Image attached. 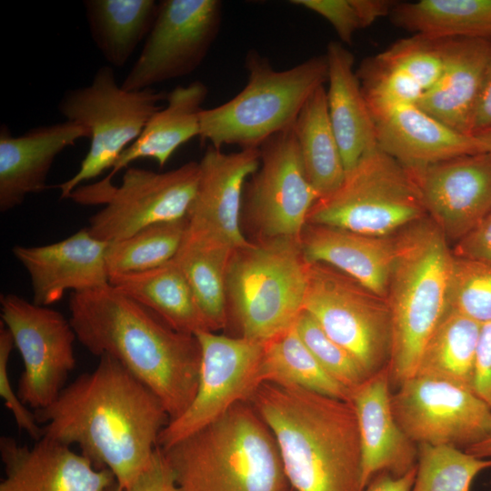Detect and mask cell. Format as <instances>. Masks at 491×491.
<instances>
[{"mask_svg":"<svg viewBox=\"0 0 491 491\" xmlns=\"http://www.w3.org/2000/svg\"><path fill=\"white\" fill-rule=\"evenodd\" d=\"M292 4L324 17L340 41L351 44L356 31L389 15L396 2L390 0H293Z\"/></svg>","mask_w":491,"mask_h":491,"instance_id":"cell-40","label":"cell"},{"mask_svg":"<svg viewBox=\"0 0 491 491\" xmlns=\"http://www.w3.org/2000/svg\"><path fill=\"white\" fill-rule=\"evenodd\" d=\"M326 56L328 115L348 173L366 153L377 146L376 125L354 69L353 54L341 42L331 41Z\"/></svg>","mask_w":491,"mask_h":491,"instance_id":"cell-25","label":"cell"},{"mask_svg":"<svg viewBox=\"0 0 491 491\" xmlns=\"http://www.w3.org/2000/svg\"><path fill=\"white\" fill-rule=\"evenodd\" d=\"M394 416L416 445L462 450L491 431V409L472 390L446 381L413 376L391 396Z\"/></svg>","mask_w":491,"mask_h":491,"instance_id":"cell-16","label":"cell"},{"mask_svg":"<svg viewBox=\"0 0 491 491\" xmlns=\"http://www.w3.org/2000/svg\"><path fill=\"white\" fill-rule=\"evenodd\" d=\"M396 243L386 296L391 316L387 369L391 385L398 387L415 376L427 341L448 310L454 254L426 217L396 234Z\"/></svg>","mask_w":491,"mask_h":491,"instance_id":"cell-5","label":"cell"},{"mask_svg":"<svg viewBox=\"0 0 491 491\" xmlns=\"http://www.w3.org/2000/svg\"><path fill=\"white\" fill-rule=\"evenodd\" d=\"M260 165L246 182L242 203L255 240L301 243L310 209L319 195L306 175L294 126L259 147Z\"/></svg>","mask_w":491,"mask_h":491,"instance_id":"cell-12","label":"cell"},{"mask_svg":"<svg viewBox=\"0 0 491 491\" xmlns=\"http://www.w3.org/2000/svg\"><path fill=\"white\" fill-rule=\"evenodd\" d=\"M198 178L199 164L195 161L166 172L127 167L119 186H79L69 198L82 205H105L91 216L87 229L111 243L150 225L187 217Z\"/></svg>","mask_w":491,"mask_h":491,"instance_id":"cell-10","label":"cell"},{"mask_svg":"<svg viewBox=\"0 0 491 491\" xmlns=\"http://www.w3.org/2000/svg\"><path fill=\"white\" fill-rule=\"evenodd\" d=\"M246 86L229 101L200 113L199 138L215 148H259L269 137L292 128L309 96L328 79L326 54L276 70L250 50Z\"/></svg>","mask_w":491,"mask_h":491,"instance_id":"cell-6","label":"cell"},{"mask_svg":"<svg viewBox=\"0 0 491 491\" xmlns=\"http://www.w3.org/2000/svg\"><path fill=\"white\" fill-rule=\"evenodd\" d=\"M198 164L185 236L233 249L247 245L250 240L241 227L243 193L246 180L259 167V148L225 153L208 145Z\"/></svg>","mask_w":491,"mask_h":491,"instance_id":"cell-17","label":"cell"},{"mask_svg":"<svg viewBox=\"0 0 491 491\" xmlns=\"http://www.w3.org/2000/svg\"><path fill=\"white\" fill-rule=\"evenodd\" d=\"M465 451L480 458H491V431L483 440L467 447Z\"/></svg>","mask_w":491,"mask_h":491,"instance_id":"cell-47","label":"cell"},{"mask_svg":"<svg viewBox=\"0 0 491 491\" xmlns=\"http://www.w3.org/2000/svg\"><path fill=\"white\" fill-rule=\"evenodd\" d=\"M198 385L187 408L161 431L157 446L166 449L210 424L233 406L247 401L262 384L263 342L199 331Z\"/></svg>","mask_w":491,"mask_h":491,"instance_id":"cell-13","label":"cell"},{"mask_svg":"<svg viewBox=\"0 0 491 491\" xmlns=\"http://www.w3.org/2000/svg\"><path fill=\"white\" fill-rule=\"evenodd\" d=\"M109 284L177 332L195 336L210 331L186 278L173 259L151 270L111 275Z\"/></svg>","mask_w":491,"mask_h":491,"instance_id":"cell-28","label":"cell"},{"mask_svg":"<svg viewBox=\"0 0 491 491\" xmlns=\"http://www.w3.org/2000/svg\"><path fill=\"white\" fill-rule=\"evenodd\" d=\"M43 437L71 446L122 488L150 466L170 418L158 396L115 358L104 355L50 406L34 411Z\"/></svg>","mask_w":491,"mask_h":491,"instance_id":"cell-1","label":"cell"},{"mask_svg":"<svg viewBox=\"0 0 491 491\" xmlns=\"http://www.w3.org/2000/svg\"><path fill=\"white\" fill-rule=\"evenodd\" d=\"M294 132L307 179L319 198L331 195L341 186L346 173L330 122L324 85L305 103Z\"/></svg>","mask_w":491,"mask_h":491,"instance_id":"cell-31","label":"cell"},{"mask_svg":"<svg viewBox=\"0 0 491 491\" xmlns=\"http://www.w3.org/2000/svg\"><path fill=\"white\" fill-rule=\"evenodd\" d=\"M426 217L412 173L376 146L346 173L337 190L315 203L306 224L389 236Z\"/></svg>","mask_w":491,"mask_h":491,"instance_id":"cell-8","label":"cell"},{"mask_svg":"<svg viewBox=\"0 0 491 491\" xmlns=\"http://www.w3.org/2000/svg\"><path fill=\"white\" fill-rule=\"evenodd\" d=\"M481 329L478 322L448 308L427 341L415 376L473 391Z\"/></svg>","mask_w":491,"mask_h":491,"instance_id":"cell-32","label":"cell"},{"mask_svg":"<svg viewBox=\"0 0 491 491\" xmlns=\"http://www.w3.org/2000/svg\"><path fill=\"white\" fill-rule=\"evenodd\" d=\"M207 95V86L198 80L167 93L166 105L151 116L139 136L118 156L109 174L95 185L101 188L112 185L114 176L138 159L150 158L164 167L178 147L199 136L200 113Z\"/></svg>","mask_w":491,"mask_h":491,"instance_id":"cell-26","label":"cell"},{"mask_svg":"<svg viewBox=\"0 0 491 491\" xmlns=\"http://www.w3.org/2000/svg\"><path fill=\"white\" fill-rule=\"evenodd\" d=\"M260 379L262 384L296 386L350 401L351 390L324 370L295 325L263 342Z\"/></svg>","mask_w":491,"mask_h":491,"instance_id":"cell-34","label":"cell"},{"mask_svg":"<svg viewBox=\"0 0 491 491\" xmlns=\"http://www.w3.org/2000/svg\"><path fill=\"white\" fill-rule=\"evenodd\" d=\"M416 466L401 476L382 473L375 476L363 491H411Z\"/></svg>","mask_w":491,"mask_h":491,"instance_id":"cell-46","label":"cell"},{"mask_svg":"<svg viewBox=\"0 0 491 491\" xmlns=\"http://www.w3.org/2000/svg\"><path fill=\"white\" fill-rule=\"evenodd\" d=\"M491 126V46L486 65L481 87L476 103L473 119V133Z\"/></svg>","mask_w":491,"mask_h":491,"instance_id":"cell-45","label":"cell"},{"mask_svg":"<svg viewBox=\"0 0 491 491\" xmlns=\"http://www.w3.org/2000/svg\"><path fill=\"white\" fill-rule=\"evenodd\" d=\"M295 327L324 370L351 392L369 377L356 359L328 336L306 311L300 313Z\"/></svg>","mask_w":491,"mask_h":491,"instance_id":"cell-39","label":"cell"},{"mask_svg":"<svg viewBox=\"0 0 491 491\" xmlns=\"http://www.w3.org/2000/svg\"><path fill=\"white\" fill-rule=\"evenodd\" d=\"M106 491H181L159 447L147 469L128 488L120 487L115 482Z\"/></svg>","mask_w":491,"mask_h":491,"instance_id":"cell-42","label":"cell"},{"mask_svg":"<svg viewBox=\"0 0 491 491\" xmlns=\"http://www.w3.org/2000/svg\"><path fill=\"white\" fill-rule=\"evenodd\" d=\"M301 246L308 262L330 266L386 299L396 257V235L375 236L306 224Z\"/></svg>","mask_w":491,"mask_h":491,"instance_id":"cell-24","label":"cell"},{"mask_svg":"<svg viewBox=\"0 0 491 491\" xmlns=\"http://www.w3.org/2000/svg\"><path fill=\"white\" fill-rule=\"evenodd\" d=\"M1 322L19 351L24 370L17 395L35 410L50 406L75 366V332L60 312L14 295L1 296Z\"/></svg>","mask_w":491,"mask_h":491,"instance_id":"cell-14","label":"cell"},{"mask_svg":"<svg viewBox=\"0 0 491 491\" xmlns=\"http://www.w3.org/2000/svg\"><path fill=\"white\" fill-rule=\"evenodd\" d=\"M484 152L491 155V126L473 133Z\"/></svg>","mask_w":491,"mask_h":491,"instance_id":"cell-48","label":"cell"},{"mask_svg":"<svg viewBox=\"0 0 491 491\" xmlns=\"http://www.w3.org/2000/svg\"><path fill=\"white\" fill-rule=\"evenodd\" d=\"M303 310L371 376L387 366L391 316L386 299L337 269L309 262Z\"/></svg>","mask_w":491,"mask_h":491,"instance_id":"cell-11","label":"cell"},{"mask_svg":"<svg viewBox=\"0 0 491 491\" xmlns=\"http://www.w3.org/2000/svg\"><path fill=\"white\" fill-rule=\"evenodd\" d=\"M0 457L5 474L0 491H106L116 482L109 469L46 437L29 447L2 436Z\"/></svg>","mask_w":491,"mask_h":491,"instance_id":"cell-19","label":"cell"},{"mask_svg":"<svg viewBox=\"0 0 491 491\" xmlns=\"http://www.w3.org/2000/svg\"><path fill=\"white\" fill-rule=\"evenodd\" d=\"M417 449L411 491H470L476 476L491 468V458H480L454 446L419 444Z\"/></svg>","mask_w":491,"mask_h":491,"instance_id":"cell-36","label":"cell"},{"mask_svg":"<svg viewBox=\"0 0 491 491\" xmlns=\"http://www.w3.org/2000/svg\"><path fill=\"white\" fill-rule=\"evenodd\" d=\"M187 224V217L156 223L108 243L105 261L109 276L151 270L172 260L183 244Z\"/></svg>","mask_w":491,"mask_h":491,"instance_id":"cell-35","label":"cell"},{"mask_svg":"<svg viewBox=\"0 0 491 491\" xmlns=\"http://www.w3.org/2000/svg\"><path fill=\"white\" fill-rule=\"evenodd\" d=\"M400 28L434 39L491 41V0L396 3L390 15Z\"/></svg>","mask_w":491,"mask_h":491,"instance_id":"cell-29","label":"cell"},{"mask_svg":"<svg viewBox=\"0 0 491 491\" xmlns=\"http://www.w3.org/2000/svg\"><path fill=\"white\" fill-rule=\"evenodd\" d=\"M473 392L491 409V323L482 325L475 364Z\"/></svg>","mask_w":491,"mask_h":491,"instance_id":"cell-43","label":"cell"},{"mask_svg":"<svg viewBox=\"0 0 491 491\" xmlns=\"http://www.w3.org/2000/svg\"><path fill=\"white\" fill-rule=\"evenodd\" d=\"M374 120L377 146L409 170L484 152L473 135L447 126L417 105L387 110Z\"/></svg>","mask_w":491,"mask_h":491,"instance_id":"cell-23","label":"cell"},{"mask_svg":"<svg viewBox=\"0 0 491 491\" xmlns=\"http://www.w3.org/2000/svg\"><path fill=\"white\" fill-rule=\"evenodd\" d=\"M390 387L386 366L351 392L360 436L364 489L379 474L401 476L416 466L417 445L394 416Z\"/></svg>","mask_w":491,"mask_h":491,"instance_id":"cell-21","label":"cell"},{"mask_svg":"<svg viewBox=\"0 0 491 491\" xmlns=\"http://www.w3.org/2000/svg\"><path fill=\"white\" fill-rule=\"evenodd\" d=\"M218 0H163L143 49L121 84L129 91L193 73L205 60L222 22Z\"/></svg>","mask_w":491,"mask_h":491,"instance_id":"cell-15","label":"cell"},{"mask_svg":"<svg viewBox=\"0 0 491 491\" xmlns=\"http://www.w3.org/2000/svg\"><path fill=\"white\" fill-rule=\"evenodd\" d=\"M449 40L414 35L399 39L369 58L375 64L414 81L426 94L442 73Z\"/></svg>","mask_w":491,"mask_h":491,"instance_id":"cell-37","label":"cell"},{"mask_svg":"<svg viewBox=\"0 0 491 491\" xmlns=\"http://www.w3.org/2000/svg\"><path fill=\"white\" fill-rule=\"evenodd\" d=\"M69 310L81 345L119 361L158 396L170 420L187 408L201 364L195 336L175 331L110 284L72 292Z\"/></svg>","mask_w":491,"mask_h":491,"instance_id":"cell-2","label":"cell"},{"mask_svg":"<svg viewBox=\"0 0 491 491\" xmlns=\"http://www.w3.org/2000/svg\"><path fill=\"white\" fill-rule=\"evenodd\" d=\"M89 132L65 120L29 129L14 136L6 125L0 127V211L21 205L26 195L42 191L56 156Z\"/></svg>","mask_w":491,"mask_h":491,"instance_id":"cell-22","label":"cell"},{"mask_svg":"<svg viewBox=\"0 0 491 491\" xmlns=\"http://www.w3.org/2000/svg\"><path fill=\"white\" fill-rule=\"evenodd\" d=\"M85 17L97 49L110 66L122 67L149 35L159 2L85 0Z\"/></svg>","mask_w":491,"mask_h":491,"instance_id":"cell-30","label":"cell"},{"mask_svg":"<svg viewBox=\"0 0 491 491\" xmlns=\"http://www.w3.org/2000/svg\"><path fill=\"white\" fill-rule=\"evenodd\" d=\"M491 41L450 39L436 84L417 105L447 126L472 135V119Z\"/></svg>","mask_w":491,"mask_h":491,"instance_id":"cell-27","label":"cell"},{"mask_svg":"<svg viewBox=\"0 0 491 491\" xmlns=\"http://www.w3.org/2000/svg\"><path fill=\"white\" fill-rule=\"evenodd\" d=\"M15 343L8 329L1 322L0 326V396L5 406L11 412L18 429L26 432L35 441L43 437L42 426L37 422L34 412L21 401L14 391L9 376L8 361Z\"/></svg>","mask_w":491,"mask_h":491,"instance_id":"cell-41","label":"cell"},{"mask_svg":"<svg viewBox=\"0 0 491 491\" xmlns=\"http://www.w3.org/2000/svg\"><path fill=\"white\" fill-rule=\"evenodd\" d=\"M234 250L185 236L173 258L186 278L212 332L225 328L229 321L226 276Z\"/></svg>","mask_w":491,"mask_h":491,"instance_id":"cell-33","label":"cell"},{"mask_svg":"<svg viewBox=\"0 0 491 491\" xmlns=\"http://www.w3.org/2000/svg\"><path fill=\"white\" fill-rule=\"evenodd\" d=\"M161 451L181 491H291L274 435L248 401Z\"/></svg>","mask_w":491,"mask_h":491,"instance_id":"cell-4","label":"cell"},{"mask_svg":"<svg viewBox=\"0 0 491 491\" xmlns=\"http://www.w3.org/2000/svg\"><path fill=\"white\" fill-rule=\"evenodd\" d=\"M107 245L84 228L53 244L15 246L13 253L30 276L33 303L48 306L68 290L83 292L109 284Z\"/></svg>","mask_w":491,"mask_h":491,"instance_id":"cell-20","label":"cell"},{"mask_svg":"<svg viewBox=\"0 0 491 491\" xmlns=\"http://www.w3.org/2000/svg\"><path fill=\"white\" fill-rule=\"evenodd\" d=\"M270 428L294 491H363L361 446L351 401L261 384L247 400Z\"/></svg>","mask_w":491,"mask_h":491,"instance_id":"cell-3","label":"cell"},{"mask_svg":"<svg viewBox=\"0 0 491 491\" xmlns=\"http://www.w3.org/2000/svg\"><path fill=\"white\" fill-rule=\"evenodd\" d=\"M454 256L491 265V213L468 235L456 243Z\"/></svg>","mask_w":491,"mask_h":491,"instance_id":"cell-44","label":"cell"},{"mask_svg":"<svg viewBox=\"0 0 491 491\" xmlns=\"http://www.w3.org/2000/svg\"><path fill=\"white\" fill-rule=\"evenodd\" d=\"M308 265L295 240H250L234 250L227 307L239 336L264 342L295 325L303 311Z\"/></svg>","mask_w":491,"mask_h":491,"instance_id":"cell-7","label":"cell"},{"mask_svg":"<svg viewBox=\"0 0 491 491\" xmlns=\"http://www.w3.org/2000/svg\"><path fill=\"white\" fill-rule=\"evenodd\" d=\"M409 171L426 215L447 241L457 243L491 213L489 154L459 155Z\"/></svg>","mask_w":491,"mask_h":491,"instance_id":"cell-18","label":"cell"},{"mask_svg":"<svg viewBox=\"0 0 491 491\" xmlns=\"http://www.w3.org/2000/svg\"><path fill=\"white\" fill-rule=\"evenodd\" d=\"M291 491H294V490L291 488Z\"/></svg>","mask_w":491,"mask_h":491,"instance_id":"cell-49","label":"cell"},{"mask_svg":"<svg viewBox=\"0 0 491 491\" xmlns=\"http://www.w3.org/2000/svg\"><path fill=\"white\" fill-rule=\"evenodd\" d=\"M167 93L154 87L129 91L116 82L114 68L103 65L89 85L67 90L58 110L65 120L77 123L89 132L90 145L78 171L52 187L61 198L89 179L111 169L121 153L141 134L151 116L160 110Z\"/></svg>","mask_w":491,"mask_h":491,"instance_id":"cell-9","label":"cell"},{"mask_svg":"<svg viewBox=\"0 0 491 491\" xmlns=\"http://www.w3.org/2000/svg\"><path fill=\"white\" fill-rule=\"evenodd\" d=\"M448 308L481 325L491 323V265L454 256Z\"/></svg>","mask_w":491,"mask_h":491,"instance_id":"cell-38","label":"cell"}]
</instances>
